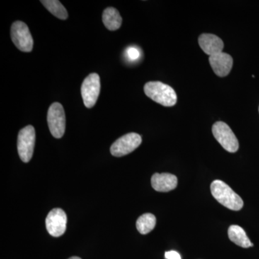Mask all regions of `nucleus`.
<instances>
[{
	"label": "nucleus",
	"mask_w": 259,
	"mask_h": 259,
	"mask_svg": "<svg viewBox=\"0 0 259 259\" xmlns=\"http://www.w3.org/2000/svg\"><path fill=\"white\" fill-rule=\"evenodd\" d=\"M67 224V216L62 209H52L46 219V226L51 236L59 237L64 234Z\"/></svg>",
	"instance_id": "1a4fd4ad"
},
{
	"label": "nucleus",
	"mask_w": 259,
	"mask_h": 259,
	"mask_svg": "<svg viewBox=\"0 0 259 259\" xmlns=\"http://www.w3.org/2000/svg\"><path fill=\"white\" fill-rule=\"evenodd\" d=\"M210 190L214 198L227 208L238 211L243 207V201L241 197L223 181H213Z\"/></svg>",
	"instance_id": "f257e3e1"
},
{
	"label": "nucleus",
	"mask_w": 259,
	"mask_h": 259,
	"mask_svg": "<svg viewBox=\"0 0 259 259\" xmlns=\"http://www.w3.org/2000/svg\"><path fill=\"white\" fill-rule=\"evenodd\" d=\"M142 143V138L136 133H130L122 136L112 145L110 153L116 157L126 156L134 151Z\"/></svg>",
	"instance_id": "6e6552de"
},
{
	"label": "nucleus",
	"mask_w": 259,
	"mask_h": 259,
	"mask_svg": "<svg viewBox=\"0 0 259 259\" xmlns=\"http://www.w3.org/2000/svg\"><path fill=\"white\" fill-rule=\"evenodd\" d=\"M199 45L202 51L209 56L223 52L224 44L217 35L213 34H202L198 39Z\"/></svg>",
	"instance_id": "f8f14e48"
},
{
	"label": "nucleus",
	"mask_w": 259,
	"mask_h": 259,
	"mask_svg": "<svg viewBox=\"0 0 259 259\" xmlns=\"http://www.w3.org/2000/svg\"><path fill=\"white\" fill-rule=\"evenodd\" d=\"M47 120L51 135L56 139L62 138L66 130V116L64 107L60 103L55 102L51 105Z\"/></svg>",
	"instance_id": "20e7f679"
},
{
	"label": "nucleus",
	"mask_w": 259,
	"mask_h": 259,
	"mask_svg": "<svg viewBox=\"0 0 259 259\" xmlns=\"http://www.w3.org/2000/svg\"><path fill=\"white\" fill-rule=\"evenodd\" d=\"M228 233L230 240L238 246L247 248L253 245L248 237L247 236L246 233L241 227L236 226V225L230 226V228H228Z\"/></svg>",
	"instance_id": "ddd939ff"
},
{
	"label": "nucleus",
	"mask_w": 259,
	"mask_h": 259,
	"mask_svg": "<svg viewBox=\"0 0 259 259\" xmlns=\"http://www.w3.org/2000/svg\"><path fill=\"white\" fill-rule=\"evenodd\" d=\"M126 55L131 61L137 60L140 56V51L136 48H129L126 52Z\"/></svg>",
	"instance_id": "f3484780"
},
{
	"label": "nucleus",
	"mask_w": 259,
	"mask_h": 259,
	"mask_svg": "<svg viewBox=\"0 0 259 259\" xmlns=\"http://www.w3.org/2000/svg\"><path fill=\"white\" fill-rule=\"evenodd\" d=\"M11 38L15 47L23 52H30L33 48V40L28 25L22 21L12 25Z\"/></svg>",
	"instance_id": "423d86ee"
},
{
	"label": "nucleus",
	"mask_w": 259,
	"mask_h": 259,
	"mask_svg": "<svg viewBox=\"0 0 259 259\" xmlns=\"http://www.w3.org/2000/svg\"><path fill=\"white\" fill-rule=\"evenodd\" d=\"M101 83L100 76L96 73L89 75L81 85V93L83 104L88 108L95 106L100 95Z\"/></svg>",
	"instance_id": "0eeeda50"
},
{
	"label": "nucleus",
	"mask_w": 259,
	"mask_h": 259,
	"mask_svg": "<svg viewBox=\"0 0 259 259\" xmlns=\"http://www.w3.org/2000/svg\"><path fill=\"white\" fill-rule=\"evenodd\" d=\"M165 258L166 259H182L180 253H177L175 250L166 252L165 253Z\"/></svg>",
	"instance_id": "a211bd4d"
},
{
	"label": "nucleus",
	"mask_w": 259,
	"mask_h": 259,
	"mask_svg": "<svg viewBox=\"0 0 259 259\" xmlns=\"http://www.w3.org/2000/svg\"><path fill=\"white\" fill-rule=\"evenodd\" d=\"M258 110H259V108H258Z\"/></svg>",
	"instance_id": "aec40b11"
},
{
	"label": "nucleus",
	"mask_w": 259,
	"mask_h": 259,
	"mask_svg": "<svg viewBox=\"0 0 259 259\" xmlns=\"http://www.w3.org/2000/svg\"><path fill=\"white\" fill-rule=\"evenodd\" d=\"M35 143V128L28 125L20 130L18 138V151L20 159L25 163L30 161Z\"/></svg>",
	"instance_id": "39448f33"
},
{
	"label": "nucleus",
	"mask_w": 259,
	"mask_h": 259,
	"mask_svg": "<svg viewBox=\"0 0 259 259\" xmlns=\"http://www.w3.org/2000/svg\"><path fill=\"white\" fill-rule=\"evenodd\" d=\"M146 96L164 107L176 105L177 95L175 90L161 81H149L144 86Z\"/></svg>",
	"instance_id": "f03ea898"
},
{
	"label": "nucleus",
	"mask_w": 259,
	"mask_h": 259,
	"mask_svg": "<svg viewBox=\"0 0 259 259\" xmlns=\"http://www.w3.org/2000/svg\"><path fill=\"white\" fill-rule=\"evenodd\" d=\"M156 224V217L151 213H146L137 220L136 228L141 234L146 235L154 229Z\"/></svg>",
	"instance_id": "2eb2a0df"
},
{
	"label": "nucleus",
	"mask_w": 259,
	"mask_h": 259,
	"mask_svg": "<svg viewBox=\"0 0 259 259\" xmlns=\"http://www.w3.org/2000/svg\"><path fill=\"white\" fill-rule=\"evenodd\" d=\"M209 62L214 74L220 77L228 76L231 72L233 64V58L224 52L209 56Z\"/></svg>",
	"instance_id": "9d476101"
},
{
	"label": "nucleus",
	"mask_w": 259,
	"mask_h": 259,
	"mask_svg": "<svg viewBox=\"0 0 259 259\" xmlns=\"http://www.w3.org/2000/svg\"><path fill=\"white\" fill-rule=\"evenodd\" d=\"M178 185L175 175L169 173H156L151 177V186L160 192H168L175 190Z\"/></svg>",
	"instance_id": "9b49d317"
},
{
	"label": "nucleus",
	"mask_w": 259,
	"mask_h": 259,
	"mask_svg": "<svg viewBox=\"0 0 259 259\" xmlns=\"http://www.w3.org/2000/svg\"><path fill=\"white\" fill-rule=\"evenodd\" d=\"M212 134L222 147L230 153H236L239 148V143L231 127L225 122H215L212 125Z\"/></svg>",
	"instance_id": "7ed1b4c3"
},
{
	"label": "nucleus",
	"mask_w": 259,
	"mask_h": 259,
	"mask_svg": "<svg viewBox=\"0 0 259 259\" xmlns=\"http://www.w3.org/2000/svg\"><path fill=\"white\" fill-rule=\"evenodd\" d=\"M102 21L106 28L114 31L120 28L122 19L120 13L115 8H108L104 10L102 14Z\"/></svg>",
	"instance_id": "4468645a"
},
{
	"label": "nucleus",
	"mask_w": 259,
	"mask_h": 259,
	"mask_svg": "<svg viewBox=\"0 0 259 259\" xmlns=\"http://www.w3.org/2000/svg\"><path fill=\"white\" fill-rule=\"evenodd\" d=\"M40 3L56 18L63 20L68 18V12L66 11L64 5L58 0H41Z\"/></svg>",
	"instance_id": "dca6fc26"
},
{
	"label": "nucleus",
	"mask_w": 259,
	"mask_h": 259,
	"mask_svg": "<svg viewBox=\"0 0 259 259\" xmlns=\"http://www.w3.org/2000/svg\"><path fill=\"white\" fill-rule=\"evenodd\" d=\"M69 259H81V258H80L79 257H77V256H73V257H71V258H69Z\"/></svg>",
	"instance_id": "6ab92c4d"
}]
</instances>
